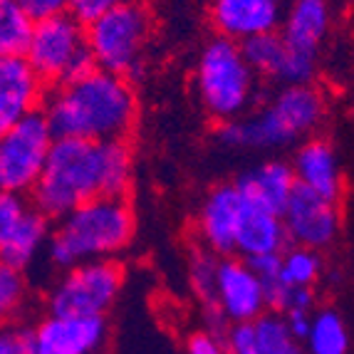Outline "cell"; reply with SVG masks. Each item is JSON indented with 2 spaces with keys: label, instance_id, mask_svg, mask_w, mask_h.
Wrapping results in <instances>:
<instances>
[{
  "label": "cell",
  "instance_id": "obj_1",
  "mask_svg": "<svg viewBox=\"0 0 354 354\" xmlns=\"http://www.w3.org/2000/svg\"><path fill=\"white\" fill-rule=\"evenodd\" d=\"M129 186L131 149L127 142L55 139L48 166L30 196L50 221H59L92 198L124 196Z\"/></svg>",
  "mask_w": 354,
  "mask_h": 354
},
{
  "label": "cell",
  "instance_id": "obj_35",
  "mask_svg": "<svg viewBox=\"0 0 354 354\" xmlns=\"http://www.w3.org/2000/svg\"><path fill=\"white\" fill-rule=\"evenodd\" d=\"M285 319H288L292 335H295L300 342H305L307 335H310V330H313V315L302 313V310H292V313L285 315Z\"/></svg>",
  "mask_w": 354,
  "mask_h": 354
},
{
  "label": "cell",
  "instance_id": "obj_5",
  "mask_svg": "<svg viewBox=\"0 0 354 354\" xmlns=\"http://www.w3.org/2000/svg\"><path fill=\"white\" fill-rule=\"evenodd\" d=\"M194 82L208 117L228 124L248 112L258 87V72L245 59L241 42L218 35L203 45Z\"/></svg>",
  "mask_w": 354,
  "mask_h": 354
},
{
  "label": "cell",
  "instance_id": "obj_19",
  "mask_svg": "<svg viewBox=\"0 0 354 354\" xmlns=\"http://www.w3.org/2000/svg\"><path fill=\"white\" fill-rule=\"evenodd\" d=\"M332 23V12L327 0H290L285 10L283 32L290 50L305 55H317Z\"/></svg>",
  "mask_w": 354,
  "mask_h": 354
},
{
  "label": "cell",
  "instance_id": "obj_18",
  "mask_svg": "<svg viewBox=\"0 0 354 354\" xmlns=\"http://www.w3.org/2000/svg\"><path fill=\"white\" fill-rule=\"evenodd\" d=\"M236 186L243 194V198H245V203L283 216L285 206H288L292 194L297 191V176L292 164L266 161V164H260L243 174L236 181Z\"/></svg>",
  "mask_w": 354,
  "mask_h": 354
},
{
  "label": "cell",
  "instance_id": "obj_10",
  "mask_svg": "<svg viewBox=\"0 0 354 354\" xmlns=\"http://www.w3.org/2000/svg\"><path fill=\"white\" fill-rule=\"evenodd\" d=\"M50 218L20 194L0 196V258L8 268H28L42 248H48Z\"/></svg>",
  "mask_w": 354,
  "mask_h": 354
},
{
  "label": "cell",
  "instance_id": "obj_20",
  "mask_svg": "<svg viewBox=\"0 0 354 354\" xmlns=\"http://www.w3.org/2000/svg\"><path fill=\"white\" fill-rule=\"evenodd\" d=\"M288 243L290 236L280 213H272L266 211V208L245 203L241 228H238V245H236V253L243 255V260L255 258V255H268V253H285Z\"/></svg>",
  "mask_w": 354,
  "mask_h": 354
},
{
  "label": "cell",
  "instance_id": "obj_29",
  "mask_svg": "<svg viewBox=\"0 0 354 354\" xmlns=\"http://www.w3.org/2000/svg\"><path fill=\"white\" fill-rule=\"evenodd\" d=\"M0 354H37L32 327H6L0 335Z\"/></svg>",
  "mask_w": 354,
  "mask_h": 354
},
{
  "label": "cell",
  "instance_id": "obj_25",
  "mask_svg": "<svg viewBox=\"0 0 354 354\" xmlns=\"http://www.w3.org/2000/svg\"><path fill=\"white\" fill-rule=\"evenodd\" d=\"M322 272L319 253L313 248L292 245L283 253V283L290 288H313Z\"/></svg>",
  "mask_w": 354,
  "mask_h": 354
},
{
  "label": "cell",
  "instance_id": "obj_13",
  "mask_svg": "<svg viewBox=\"0 0 354 354\" xmlns=\"http://www.w3.org/2000/svg\"><path fill=\"white\" fill-rule=\"evenodd\" d=\"M285 228L292 245L322 250L332 245L339 233V211L335 201H327L313 191L300 189L292 194L290 203L283 211Z\"/></svg>",
  "mask_w": 354,
  "mask_h": 354
},
{
  "label": "cell",
  "instance_id": "obj_2",
  "mask_svg": "<svg viewBox=\"0 0 354 354\" xmlns=\"http://www.w3.org/2000/svg\"><path fill=\"white\" fill-rule=\"evenodd\" d=\"M42 112L57 139L127 142L136 124L134 87L127 77L106 70L57 84Z\"/></svg>",
  "mask_w": 354,
  "mask_h": 354
},
{
  "label": "cell",
  "instance_id": "obj_30",
  "mask_svg": "<svg viewBox=\"0 0 354 354\" xmlns=\"http://www.w3.org/2000/svg\"><path fill=\"white\" fill-rule=\"evenodd\" d=\"M225 347H228V354H260L253 322L230 325L228 335H225Z\"/></svg>",
  "mask_w": 354,
  "mask_h": 354
},
{
  "label": "cell",
  "instance_id": "obj_22",
  "mask_svg": "<svg viewBox=\"0 0 354 354\" xmlns=\"http://www.w3.org/2000/svg\"><path fill=\"white\" fill-rule=\"evenodd\" d=\"M35 25V20L15 0H0V55L25 57Z\"/></svg>",
  "mask_w": 354,
  "mask_h": 354
},
{
  "label": "cell",
  "instance_id": "obj_6",
  "mask_svg": "<svg viewBox=\"0 0 354 354\" xmlns=\"http://www.w3.org/2000/svg\"><path fill=\"white\" fill-rule=\"evenodd\" d=\"M151 30V12L144 3L134 0L87 25V48L95 55L100 70L131 80L142 75Z\"/></svg>",
  "mask_w": 354,
  "mask_h": 354
},
{
  "label": "cell",
  "instance_id": "obj_3",
  "mask_svg": "<svg viewBox=\"0 0 354 354\" xmlns=\"http://www.w3.org/2000/svg\"><path fill=\"white\" fill-rule=\"evenodd\" d=\"M134 228V211L124 196L92 198L57 221L48 243V258L62 270L109 260L129 245Z\"/></svg>",
  "mask_w": 354,
  "mask_h": 354
},
{
  "label": "cell",
  "instance_id": "obj_32",
  "mask_svg": "<svg viewBox=\"0 0 354 354\" xmlns=\"http://www.w3.org/2000/svg\"><path fill=\"white\" fill-rule=\"evenodd\" d=\"M248 266L253 268V272L263 280V285L275 283L283 275V253H268V255H255L248 258Z\"/></svg>",
  "mask_w": 354,
  "mask_h": 354
},
{
  "label": "cell",
  "instance_id": "obj_27",
  "mask_svg": "<svg viewBox=\"0 0 354 354\" xmlns=\"http://www.w3.org/2000/svg\"><path fill=\"white\" fill-rule=\"evenodd\" d=\"M25 297V280L18 268H0V310L3 315H12Z\"/></svg>",
  "mask_w": 354,
  "mask_h": 354
},
{
  "label": "cell",
  "instance_id": "obj_11",
  "mask_svg": "<svg viewBox=\"0 0 354 354\" xmlns=\"http://www.w3.org/2000/svg\"><path fill=\"white\" fill-rule=\"evenodd\" d=\"M243 211H245V198L236 183H221L208 191L196 216V230L203 248L221 258H230L236 253Z\"/></svg>",
  "mask_w": 354,
  "mask_h": 354
},
{
  "label": "cell",
  "instance_id": "obj_28",
  "mask_svg": "<svg viewBox=\"0 0 354 354\" xmlns=\"http://www.w3.org/2000/svg\"><path fill=\"white\" fill-rule=\"evenodd\" d=\"M127 3H134V0H70V15L87 28L95 20H100L102 15L117 10Z\"/></svg>",
  "mask_w": 354,
  "mask_h": 354
},
{
  "label": "cell",
  "instance_id": "obj_33",
  "mask_svg": "<svg viewBox=\"0 0 354 354\" xmlns=\"http://www.w3.org/2000/svg\"><path fill=\"white\" fill-rule=\"evenodd\" d=\"M186 347H189V354H228L225 339L211 335V332H196V335H191Z\"/></svg>",
  "mask_w": 354,
  "mask_h": 354
},
{
  "label": "cell",
  "instance_id": "obj_36",
  "mask_svg": "<svg viewBox=\"0 0 354 354\" xmlns=\"http://www.w3.org/2000/svg\"><path fill=\"white\" fill-rule=\"evenodd\" d=\"M352 102H354V92H352Z\"/></svg>",
  "mask_w": 354,
  "mask_h": 354
},
{
  "label": "cell",
  "instance_id": "obj_14",
  "mask_svg": "<svg viewBox=\"0 0 354 354\" xmlns=\"http://www.w3.org/2000/svg\"><path fill=\"white\" fill-rule=\"evenodd\" d=\"M283 0H213L211 23L221 37L248 42L258 35L278 32L283 23Z\"/></svg>",
  "mask_w": 354,
  "mask_h": 354
},
{
  "label": "cell",
  "instance_id": "obj_12",
  "mask_svg": "<svg viewBox=\"0 0 354 354\" xmlns=\"http://www.w3.org/2000/svg\"><path fill=\"white\" fill-rule=\"evenodd\" d=\"M216 305L228 317L230 325L255 322L266 315V285L248 266V260L221 258Z\"/></svg>",
  "mask_w": 354,
  "mask_h": 354
},
{
  "label": "cell",
  "instance_id": "obj_23",
  "mask_svg": "<svg viewBox=\"0 0 354 354\" xmlns=\"http://www.w3.org/2000/svg\"><path fill=\"white\" fill-rule=\"evenodd\" d=\"M307 354H347L349 332L335 310H319L313 317V330L305 339Z\"/></svg>",
  "mask_w": 354,
  "mask_h": 354
},
{
  "label": "cell",
  "instance_id": "obj_8",
  "mask_svg": "<svg viewBox=\"0 0 354 354\" xmlns=\"http://www.w3.org/2000/svg\"><path fill=\"white\" fill-rule=\"evenodd\" d=\"M122 283L124 272L114 260H95L65 270L48 292V315L104 317L117 302Z\"/></svg>",
  "mask_w": 354,
  "mask_h": 354
},
{
  "label": "cell",
  "instance_id": "obj_16",
  "mask_svg": "<svg viewBox=\"0 0 354 354\" xmlns=\"http://www.w3.org/2000/svg\"><path fill=\"white\" fill-rule=\"evenodd\" d=\"M32 330L37 354H97L106 337V319L48 315Z\"/></svg>",
  "mask_w": 354,
  "mask_h": 354
},
{
  "label": "cell",
  "instance_id": "obj_21",
  "mask_svg": "<svg viewBox=\"0 0 354 354\" xmlns=\"http://www.w3.org/2000/svg\"><path fill=\"white\" fill-rule=\"evenodd\" d=\"M243 53L258 75L283 82L290 62V48L280 32H268V35H258L243 42Z\"/></svg>",
  "mask_w": 354,
  "mask_h": 354
},
{
  "label": "cell",
  "instance_id": "obj_4",
  "mask_svg": "<svg viewBox=\"0 0 354 354\" xmlns=\"http://www.w3.org/2000/svg\"><path fill=\"white\" fill-rule=\"evenodd\" d=\"M325 97L313 84H288L250 117L221 124L218 139L236 149H283L310 136L325 119Z\"/></svg>",
  "mask_w": 354,
  "mask_h": 354
},
{
  "label": "cell",
  "instance_id": "obj_34",
  "mask_svg": "<svg viewBox=\"0 0 354 354\" xmlns=\"http://www.w3.org/2000/svg\"><path fill=\"white\" fill-rule=\"evenodd\" d=\"M315 305V295L310 288H290L288 295V305H285V313H292V310H302V313H310Z\"/></svg>",
  "mask_w": 354,
  "mask_h": 354
},
{
  "label": "cell",
  "instance_id": "obj_15",
  "mask_svg": "<svg viewBox=\"0 0 354 354\" xmlns=\"http://www.w3.org/2000/svg\"><path fill=\"white\" fill-rule=\"evenodd\" d=\"M42 77L25 57H0V131L40 112Z\"/></svg>",
  "mask_w": 354,
  "mask_h": 354
},
{
  "label": "cell",
  "instance_id": "obj_24",
  "mask_svg": "<svg viewBox=\"0 0 354 354\" xmlns=\"http://www.w3.org/2000/svg\"><path fill=\"white\" fill-rule=\"evenodd\" d=\"M253 325L260 354H302L300 339L292 335L285 315L270 310V313L255 319Z\"/></svg>",
  "mask_w": 354,
  "mask_h": 354
},
{
  "label": "cell",
  "instance_id": "obj_31",
  "mask_svg": "<svg viewBox=\"0 0 354 354\" xmlns=\"http://www.w3.org/2000/svg\"><path fill=\"white\" fill-rule=\"evenodd\" d=\"M35 23L70 12V0H15Z\"/></svg>",
  "mask_w": 354,
  "mask_h": 354
},
{
  "label": "cell",
  "instance_id": "obj_9",
  "mask_svg": "<svg viewBox=\"0 0 354 354\" xmlns=\"http://www.w3.org/2000/svg\"><path fill=\"white\" fill-rule=\"evenodd\" d=\"M84 50H87V28L72 18L70 12H65L35 25L25 59L42 77V82L57 87L67 80L75 59Z\"/></svg>",
  "mask_w": 354,
  "mask_h": 354
},
{
  "label": "cell",
  "instance_id": "obj_7",
  "mask_svg": "<svg viewBox=\"0 0 354 354\" xmlns=\"http://www.w3.org/2000/svg\"><path fill=\"white\" fill-rule=\"evenodd\" d=\"M55 131L45 112H35L0 134V189L32 194L53 151Z\"/></svg>",
  "mask_w": 354,
  "mask_h": 354
},
{
  "label": "cell",
  "instance_id": "obj_26",
  "mask_svg": "<svg viewBox=\"0 0 354 354\" xmlns=\"http://www.w3.org/2000/svg\"><path fill=\"white\" fill-rule=\"evenodd\" d=\"M218 266L221 260L211 250H196L191 255V288L203 300L206 307H216V285H218Z\"/></svg>",
  "mask_w": 354,
  "mask_h": 354
},
{
  "label": "cell",
  "instance_id": "obj_17",
  "mask_svg": "<svg viewBox=\"0 0 354 354\" xmlns=\"http://www.w3.org/2000/svg\"><path fill=\"white\" fill-rule=\"evenodd\" d=\"M292 169H295L300 189L313 191V194L322 196L327 201H339V196H342V169H339V159H337V151L332 149L330 142L310 136L295 151Z\"/></svg>",
  "mask_w": 354,
  "mask_h": 354
}]
</instances>
